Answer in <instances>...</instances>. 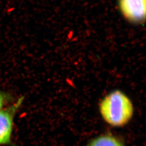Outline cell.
Listing matches in <instances>:
<instances>
[{
    "instance_id": "cell-1",
    "label": "cell",
    "mask_w": 146,
    "mask_h": 146,
    "mask_svg": "<svg viewBox=\"0 0 146 146\" xmlns=\"http://www.w3.org/2000/svg\"><path fill=\"white\" fill-rule=\"evenodd\" d=\"M100 111L104 120L113 127H122L131 120L134 108L130 99L120 90L106 96L100 104Z\"/></svg>"
},
{
    "instance_id": "cell-5",
    "label": "cell",
    "mask_w": 146,
    "mask_h": 146,
    "mask_svg": "<svg viewBox=\"0 0 146 146\" xmlns=\"http://www.w3.org/2000/svg\"><path fill=\"white\" fill-rule=\"evenodd\" d=\"M14 100L11 94L0 90V110Z\"/></svg>"
},
{
    "instance_id": "cell-3",
    "label": "cell",
    "mask_w": 146,
    "mask_h": 146,
    "mask_svg": "<svg viewBox=\"0 0 146 146\" xmlns=\"http://www.w3.org/2000/svg\"><path fill=\"white\" fill-rule=\"evenodd\" d=\"M120 10L129 21L141 22L146 16V0H119Z\"/></svg>"
},
{
    "instance_id": "cell-4",
    "label": "cell",
    "mask_w": 146,
    "mask_h": 146,
    "mask_svg": "<svg viewBox=\"0 0 146 146\" xmlns=\"http://www.w3.org/2000/svg\"><path fill=\"white\" fill-rule=\"evenodd\" d=\"M87 146H125L117 138L111 135H102L95 138Z\"/></svg>"
},
{
    "instance_id": "cell-2",
    "label": "cell",
    "mask_w": 146,
    "mask_h": 146,
    "mask_svg": "<svg viewBox=\"0 0 146 146\" xmlns=\"http://www.w3.org/2000/svg\"><path fill=\"white\" fill-rule=\"evenodd\" d=\"M23 101V97L0 110V146H13L11 140L14 118Z\"/></svg>"
}]
</instances>
